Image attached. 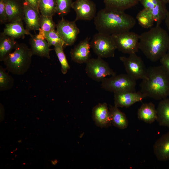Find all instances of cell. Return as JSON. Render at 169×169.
<instances>
[{
  "label": "cell",
  "instance_id": "52a82bcc",
  "mask_svg": "<svg viewBox=\"0 0 169 169\" xmlns=\"http://www.w3.org/2000/svg\"><path fill=\"white\" fill-rule=\"evenodd\" d=\"M86 64L87 75L96 81L101 82L106 78L116 74L108 64L102 58H90Z\"/></svg>",
  "mask_w": 169,
  "mask_h": 169
},
{
  "label": "cell",
  "instance_id": "d4e9b609",
  "mask_svg": "<svg viewBox=\"0 0 169 169\" xmlns=\"http://www.w3.org/2000/svg\"><path fill=\"white\" fill-rule=\"evenodd\" d=\"M140 0H104L105 7L125 11L138 4Z\"/></svg>",
  "mask_w": 169,
  "mask_h": 169
},
{
  "label": "cell",
  "instance_id": "f35d334b",
  "mask_svg": "<svg viewBox=\"0 0 169 169\" xmlns=\"http://www.w3.org/2000/svg\"><path fill=\"white\" fill-rule=\"evenodd\" d=\"M18 142L19 143H20L21 142H22V140H18Z\"/></svg>",
  "mask_w": 169,
  "mask_h": 169
},
{
  "label": "cell",
  "instance_id": "d590c367",
  "mask_svg": "<svg viewBox=\"0 0 169 169\" xmlns=\"http://www.w3.org/2000/svg\"><path fill=\"white\" fill-rule=\"evenodd\" d=\"M164 20L166 27L169 30V11L168 12Z\"/></svg>",
  "mask_w": 169,
  "mask_h": 169
},
{
  "label": "cell",
  "instance_id": "cb8c5ba5",
  "mask_svg": "<svg viewBox=\"0 0 169 169\" xmlns=\"http://www.w3.org/2000/svg\"><path fill=\"white\" fill-rule=\"evenodd\" d=\"M156 109V121L160 125L169 128V99L166 98L161 100Z\"/></svg>",
  "mask_w": 169,
  "mask_h": 169
},
{
  "label": "cell",
  "instance_id": "5b68a950",
  "mask_svg": "<svg viewBox=\"0 0 169 169\" xmlns=\"http://www.w3.org/2000/svg\"><path fill=\"white\" fill-rule=\"evenodd\" d=\"M126 74H115L107 77L101 82L104 90L114 93L123 91H136V81Z\"/></svg>",
  "mask_w": 169,
  "mask_h": 169
},
{
  "label": "cell",
  "instance_id": "603a6c76",
  "mask_svg": "<svg viewBox=\"0 0 169 169\" xmlns=\"http://www.w3.org/2000/svg\"><path fill=\"white\" fill-rule=\"evenodd\" d=\"M109 109L111 124L121 129L126 128L128 121L125 114L115 105L110 106Z\"/></svg>",
  "mask_w": 169,
  "mask_h": 169
},
{
  "label": "cell",
  "instance_id": "44dd1931",
  "mask_svg": "<svg viewBox=\"0 0 169 169\" xmlns=\"http://www.w3.org/2000/svg\"><path fill=\"white\" fill-rule=\"evenodd\" d=\"M137 115L140 120L147 123H153L157 118L156 109L152 102L142 104L138 109Z\"/></svg>",
  "mask_w": 169,
  "mask_h": 169
},
{
  "label": "cell",
  "instance_id": "ba28073f",
  "mask_svg": "<svg viewBox=\"0 0 169 169\" xmlns=\"http://www.w3.org/2000/svg\"><path fill=\"white\" fill-rule=\"evenodd\" d=\"M116 49L121 52L131 54L136 53L139 49L140 35L130 31L111 35Z\"/></svg>",
  "mask_w": 169,
  "mask_h": 169
},
{
  "label": "cell",
  "instance_id": "9c48e42d",
  "mask_svg": "<svg viewBox=\"0 0 169 169\" xmlns=\"http://www.w3.org/2000/svg\"><path fill=\"white\" fill-rule=\"evenodd\" d=\"M126 74L136 80L146 78L147 69L141 58L136 53L129 54L127 57L120 56Z\"/></svg>",
  "mask_w": 169,
  "mask_h": 169
},
{
  "label": "cell",
  "instance_id": "3957f363",
  "mask_svg": "<svg viewBox=\"0 0 169 169\" xmlns=\"http://www.w3.org/2000/svg\"><path fill=\"white\" fill-rule=\"evenodd\" d=\"M140 86L146 97L158 100L166 98L169 96V73L161 65L149 67Z\"/></svg>",
  "mask_w": 169,
  "mask_h": 169
},
{
  "label": "cell",
  "instance_id": "d6a6232c",
  "mask_svg": "<svg viewBox=\"0 0 169 169\" xmlns=\"http://www.w3.org/2000/svg\"><path fill=\"white\" fill-rule=\"evenodd\" d=\"M8 22L6 10L5 0H0V23L1 24Z\"/></svg>",
  "mask_w": 169,
  "mask_h": 169
},
{
  "label": "cell",
  "instance_id": "7c38bea8",
  "mask_svg": "<svg viewBox=\"0 0 169 169\" xmlns=\"http://www.w3.org/2000/svg\"><path fill=\"white\" fill-rule=\"evenodd\" d=\"M140 2L144 8L151 13L156 25H160L168 12L166 4L161 0H140Z\"/></svg>",
  "mask_w": 169,
  "mask_h": 169
},
{
  "label": "cell",
  "instance_id": "f1b7e54d",
  "mask_svg": "<svg viewBox=\"0 0 169 169\" xmlns=\"http://www.w3.org/2000/svg\"><path fill=\"white\" fill-rule=\"evenodd\" d=\"M40 29L38 33L44 36V33L55 30L56 24L53 19L52 17H49L40 15L39 20Z\"/></svg>",
  "mask_w": 169,
  "mask_h": 169
},
{
  "label": "cell",
  "instance_id": "4fadbf2b",
  "mask_svg": "<svg viewBox=\"0 0 169 169\" xmlns=\"http://www.w3.org/2000/svg\"><path fill=\"white\" fill-rule=\"evenodd\" d=\"M146 96L141 92L123 91L114 93L115 106L128 108L135 103L141 101Z\"/></svg>",
  "mask_w": 169,
  "mask_h": 169
},
{
  "label": "cell",
  "instance_id": "30bf717a",
  "mask_svg": "<svg viewBox=\"0 0 169 169\" xmlns=\"http://www.w3.org/2000/svg\"><path fill=\"white\" fill-rule=\"evenodd\" d=\"M56 28L65 46L72 45L74 43L79 33V29L75 21L66 20L62 17L56 25Z\"/></svg>",
  "mask_w": 169,
  "mask_h": 169
},
{
  "label": "cell",
  "instance_id": "277c9868",
  "mask_svg": "<svg viewBox=\"0 0 169 169\" xmlns=\"http://www.w3.org/2000/svg\"><path fill=\"white\" fill-rule=\"evenodd\" d=\"M33 54L30 48L24 43L18 44L14 51L3 61L8 72L17 75H22L29 68Z\"/></svg>",
  "mask_w": 169,
  "mask_h": 169
},
{
  "label": "cell",
  "instance_id": "1f68e13d",
  "mask_svg": "<svg viewBox=\"0 0 169 169\" xmlns=\"http://www.w3.org/2000/svg\"><path fill=\"white\" fill-rule=\"evenodd\" d=\"M73 0H55L56 13L64 15L68 14L71 8Z\"/></svg>",
  "mask_w": 169,
  "mask_h": 169
},
{
  "label": "cell",
  "instance_id": "484cf974",
  "mask_svg": "<svg viewBox=\"0 0 169 169\" xmlns=\"http://www.w3.org/2000/svg\"><path fill=\"white\" fill-rule=\"evenodd\" d=\"M136 18L139 25L145 28H152L155 22L151 12L144 8L138 13Z\"/></svg>",
  "mask_w": 169,
  "mask_h": 169
},
{
  "label": "cell",
  "instance_id": "f546056e",
  "mask_svg": "<svg viewBox=\"0 0 169 169\" xmlns=\"http://www.w3.org/2000/svg\"><path fill=\"white\" fill-rule=\"evenodd\" d=\"M64 46L61 45H56L54 49L61 65V71L64 74H66L70 66L68 63L63 50Z\"/></svg>",
  "mask_w": 169,
  "mask_h": 169
},
{
  "label": "cell",
  "instance_id": "8fae6325",
  "mask_svg": "<svg viewBox=\"0 0 169 169\" xmlns=\"http://www.w3.org/2000/svg\"><path fill=\"white\" fill-rule=\"evenodd\" d=\"M71 8L76 13L75 22L79 20H91L96 14L95 4L91 0H76L73 2Z\"/></svg>",
  "mask_w": 169,
  "mask_h": 169
},
{
  "label": "cell",
  "instance_id": "7a4b0ae2",
  "mask_svg": "<svg viewBox=\"0 0 169 169\" xmlns=\"http://www.w3.org/2000/svg\"><path fill=\"white\" fill-rule=\"evenodd\" d=\"M139 49L150 61L160 60L168 52L169 35L160 25H156L140 35Z\"/></svg>",
  "mask_w": 169,
  "mask_h": 169
},
{
  "label": "cell",
  "instance_id": "9a60e30c",
  "mask_svg": "<svg viewBox=\"0 0 169 169\" xmlns=\"http://www.w3.org/2000/svg\"><path fill=\"white\" fill-rule=\"evenodd\" d=\"M30 36L29 41L33 55L50 59L51 49L44 36L39 33Z\"/></svg>",
  "mask_w": 169,
  "mask_h": 169
},
{
  "label": "cell",
  "instance_id": "8d00e7d4",
  "mask_svg": "<svg viewBox=\"0 0 169 169\" xmlns=\"http://www.w3.org/2000/svg\"><path fill=\"white\" fill-rule=\"evenodd\" d=\"M161 1H162L163 2L166 4H169V0H161Z\"/></svg>",
  "mask_w": 169,
  "mask_h": 169
},
{
  "label": "cell",
  "instance_id": "d6986e66",
  "mask_svg": "<svg viewBox=\"0 0 169 169\" xmlns=\"http://www.w3.org/2000/svg\"><path fill=\"white\" fill-rule=\"evenodd\" d=\"M153 149L154 154L158 160H169V131L156 141Z\"/></svg>",
  "mask_w": 169,
  "mask_h": 169
},
{
  "label": "cell",
  "instance_id": "4316f807",
  "mask_svg": "<svg viewBox=\"0 0 169 169\" xmlns=\"http://www.w3.org/2000/svg\"><path fill=\"white\" fill-rule=\"evenodd\" d=\"M39 10L41 15L52 17L56 13L55 0H40Z\"/></svg>",
  "mask_w": 169,
  "mask_h": 169
},
{
  "label": "cell",
  "instance_id": "2e32d148",
  "mask_svg": "<svg viewBox=\"0 0 169 169\" xmlns=\"http://www.w3.org/2000/svg\"><path fill=\"white\" fill-rule=\"evenodd\" d=\"M8 23L23 21L24 0H5Z\"/></svg>",
  "mask_w": 169,
  "mask_h": 169
},
{
  "label": "cell",
  "instance_id": "836d02e7",
  "mask_svg": "<svg viewBox=\"0 0 169 169\" xmlns=\"http://www.w3.org/2000/svg\"><path fill=\"white\" fill-rule=\"evenodd\" d=\"M159 60L161 65L169 73V52L166 53Z\"/></svg>",
  "mask_w": 169,
  "mask_h": 169
},
{
  "label": "cell",
  "instance_id": "e575fe53",
  "mask_svg": "<svg viewBox=\"0 0 169 169\" xmlns=\"http://www.w3.org/2000/svg\"><path fill=\"white\" fill-rule=\"evenodd\" d=\"M29 5L39 12V5L40 0H24Z\"/></svg>",
  "mask_w": 169,
  "mask_h": 169
},
{
  "label": "cell",
  "instance_id": "5bb4252c",
  "mask_svg": "<svg viewBox=\"0 0 169 169\" xmlns=\"http://www.w3.org/2000/svg\"><path fill=\"white\" fill-rule=\"evenodd\" d=\"M90 38H86L71 49L70 55L72 61L78 64L86 63L90 59Z\"/></svg>",
  "mask_w": 169,
  "mask_h": 169
},
{
  "label": "cell",
  "instance_id": "ffe728a7",
  "mask_svg": "<svg viewBox=\"0 0 169 169\" xmlns=\"http://www.w3.org/2000/svg\"><path fill=\"white\" fill-rule=\"evenodd\" d=\"M3 33L13 38H24L25 35L32 34L24 28L23 21H18L6 23Z\"/></svg>",
  "mask_w": 169,
  "mask_h": 169
},
{
  "label": "cell",
  "instance_id": "8992f818",
  "mask_svg": "<svg viewBox=\"0 0 169 169\" xmlns=\"http://www.w3.org/2000/svg\"><path fill=\"white\" fill-rule=\"evenodd\" d=\"M91 48L98 57H114L116 49L111 35L98 32L95 34L90 42Z\"/></svg>",
  "mask_w": 169,
  "mask_h": 169
},
{
  "label": "cell",
  "instance_id": "7402d4cb",
  "mask_svg": "<svg viewBox=\"0 0 169 169\" xmlns=\"http://www.w3.org/2000/svg\"><path fill=\"white\" fill-rule=\"evenodd\" d=\"M18 44L15 39L4 34L0 33V61H3L15 49Z\"/></svg>",
  "mask_w": 169,
  "mask_h": 169
},
{
  "label": "cell",
  "instance_id": "6da1fadb",
  "mask_svg": "<svg viewBox=\"0 0 169 169\" xmlns=\"http://www.w3.org/2000/svg\"><path fill=\"white\" fill-rule=\"evenodd\" d=\"M94 19L98 32L111 35L130 31L136 24L135 19L124 11L106 7L99 11Z\"/></svg>",
  "mask_w": 169,
  "mask_h": 169
},
{
  "label": "cell",
  "instance_id": "ab89813d",
  "mask_svg": "<svg viewBox=\"0 0 169 169\" xmlns=\"http://www.w3.org/2000/svg\"><path fill=\"white\" fill-rule=\"evenodd\" d=\"M168 52H169V49H168Z\"/></svg>",
  "mask_w": 169,
  "mask_h": 169
},
{
  "label": "cell",
  "instance_id": "83f0119b",
  "mask_svg": "<svg viewBox=\"0 0 169 169\" xmlns=\"http://www.w3.org/2000/svg\"><path fill=\"white\" fill-rule=\"evenodd\" d=\"M6 69L0 66V91H5L11 89L14 83L13 78L6 71Z\"/></svg>",
  "mask_w": 169,
  "mask_h": 169
},
{
  "label": "cell",
  "instance_id": "ac0fdd59",
  "mask_svg": "<svg viewBox=\"0 0 169 169\" xmlns=\"http://www.w3.org/2000/svg\"><path fill=\"white\" fill-rule=\"evenodd\" d=\"M24 17L23 20L26 25V29L28 31L39 30L40 29L39 20L40 15L39 12L24 2Z\"/></svg>",
  "mask_w": 169,
  "mask_h": 169
},
{
  "label": "cell",
  "instance_id": "74e56055",
  "mask_svg": "<svg viewBox=\"0 0 169 169\" xmlns=\"http://www.w3.org/2000/svg\"><path fill=\"white\" fill-rule=\"evenodd\" d=\"M51 163L53 165H55L57 163L56 160L51 161Z\"/></svg>",
  "mask_w": 169,
  "mask_h": 169
},
{
  "label": "cell",
  "instance_id": "e0dca14e",
  "mask_svg": "<svg viewBox=\"0 0 169 169\" xmlns=\"http://www.w3.org/2000/svg\"><path fill=\"white\" fill-rule=\"evenodd\" d=\"M92 114L93 120L98 126L107 127L111 125L109 109L106 103L95 105L92 109Z\"/></svg>",
  "mask_w": 169,
  "mask_h": 169
},
{
  "label": "cell",
  "instance_id": "4dcf8cb0",
  "mask_svg": "<svg viewBox=\"0 0 169 169\" xmlns=\"http://www.w3.org/2000/svg\"><path fill=\"white\" fill-rule=\"evenodd\" d=\"M44 36L50 47L56 45L65 46L64 42L55 30L44 33Z\"/></svg>",
  "mask_w": 169,
  "mask_h": 169
}]
</instances>
